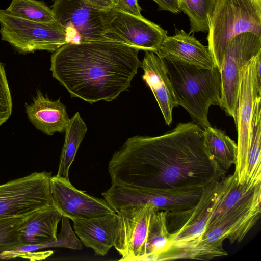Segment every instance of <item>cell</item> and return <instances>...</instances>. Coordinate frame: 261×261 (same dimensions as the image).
<instances>
[{
  "mask_svg": "<svg viewBox=\"0 0 261 261\" xmlns=\"http://www.w3.org/2000/svg\"><path fill=\"white\" fill-rule=\"evenodd\" d=\"M156 54L163 59L199 68L217 67L207 46L183 30L176 29L174 35L167 36Z\"/></svg>",
  "mask_w": 261,
  "mask_h": 261,
  "instance_id": "16",
  "label": "cell"
},
{
  "mask_svg": "<svg viewBox=\"0 0 261 261\" xmlns=\"http://www.w3.org/2000/svg\"><path fill=\"white\" fill-rule=\"evenodd\" d=\"M226 181L225 175L204 188L199 200L193 207L177 212H167L170 248L191 244L199 239L225 191Z\"/></svg>",
  "mask_w": 261,
  "mask_h": 261,
  "instance_id": "8",
  "label": "cell"
},
{
  "mask_svg": "<svg viewBox=\"0 0 261 261\" xmlns=\"http://www.w3.org/2000/svg\"><path fill=\"white\" fill-rule=\"evenodd\" d=\"M167 212L157 211L153 215L149 227L145 255L141 260H158L171 247L167 226Z\"/></svg>",
  "mask_w": 261,
  "mask_h": 261,
  "instance_id": "25",
  "label": "cell"
},
{
  "mask_svg": "<svg viewBox=\"0 0 261 261\" xmlns=\"http://www.w3.org/2000/svg\"><path fill=\"white\" fill-rule=\"evenodd\" d=\"M163 60L178 105L186 109L193 122L202 129L211 126L208 120L209 108L220 106L222 96L219 69Z\"/></svg>",
  "mask_w": 261,
  "mask_h": 261,
  "instance_id": "3",
  "label": "cell"
},
{
  "mask_svg": "<svg viewBox=\"0 0 261 261\" xmlns=\"http://www.w3.org/2000/svg\"><path fill=\"white\" fill-rule=\"evenodd\" d=\"M141 67L143 80L151 90L164 117L165 123L172 122V111L178 105L167 73L164 60L158 54L145 51Z\"/></svg>",
  "mask_w": 261,
  "mask_h": 261,
  "instance_id": "18",
  "label": "cell"
},
{
  "mask_svg": "<svg viewBox=\"0 0 261 261\" xmlns=\"http://www.w3.org/2000/svg\"><path fill=\"white\" fill-rule=\"evenodd\" d=\"M0 34L3 41L22 54L36 50L53 53L67 43L66 31L57 21H31L14 16L6 9H0Z\"/></svg>",
  "mask_w": 261,
  "mask_h": 261,
  "instance_id": "6",
  "label": "cell"
},
{
  "mask_svg": "<svg viewBox=\"0 0 261 261\" xmlns=\"http://www.w3.org/2000/svg\"><path fill=\"white\" fill-rule=\"evenodd\" d=\"M203 135L210 152L222 168L227 171L236 164L237 144L224 131L211 126L203 129Z\"/></svg>",
  "mask_w": 261,
  "mask_h": 261,
  "instance_id": "24",
  "label": "cell"
},
{
  "mask_svg": "<svg viewBox=\"0 0 261 261\" xmlns=\"http://www.w3.org/2000/svg\"><path fill=\"white\" fill-rule=\"evenodd\" d=\"M51 9L55 20L66 31L67 43L108 41L105 34L115 16L113 9H97L85 0H53Z\"/></svg>",
  "mask_w": 261,
  "mask_h": 261,
  "instance_id": "7",
  "label": "cell"
},
{
  "mask_svg": "<svg viewBox=\"0 0 261 261\" xmlns=\"http://www.w3.org/2000/svg\"><path fill=\"white\" fill-rule=\"evenodd\" d=\"M138 52L114 41L68 43L53 52L50 70L72 97L110 102L130 86L141 67Z\"/></svg>",
  "mask_w": 261,
  "mask_h": 261,
  "instance_id": "2",
  "label": "cell"
},
{
  "mask_svg": "<svg viewBox=\"0 0 261 261\" xmlns=\"http://www.w3.org/2000/svg\"><path fill=\"white\" fill-rule=\"evenodd\" d=\"M159 211L150 205L132 206L116 212L118 230L114 247L121 256L120 260H141L151 218Z\"/></svg>",
  "mask_w": 261,
  "mask_h": 261,
  "instance_id": "13",
  "label": "cell"
},
{
  "mask_svg": "<svg viewBox=\"0 0 261 261\" xmlns=\"http://www.w3.org/2000/svg\"><path fill=\"white\" fill-rule=\"evenodd\" d=\"M72 221L75 234L95 255L105 256L114 246L118 230L119 216L116 212Z\"/></svg>",
  "mask_w": 261,
  "mask_h": 261,
  "instance_id": "17",
  "label": "cell"
},
{
  "mask_svg": "<svg viewBox=\"0 0 261 261\" xmlns=\"http://www.w3.org/2000/svg\"><path fill=\"white\" fill-rule=\"evenodd\" d=\"M93 7L102 11H109L113 9L116 0H85Z\"/></svg>",
  "mask_w": 261,
  "mask_h": 261,
  "instance_id": "32",
  "label": "cell"
},
{
  "mask_svg": "<svg viewBox=\"0 0 261 261\" xmlns=\"http://www.w3.org/2000/svg\"><path fill=\"white\" fill-rule=\"evenodd\" d=\"M12 111L11 95L4 66L0 62V126L9 118Z\"/></svg>",
  "mask_w": 261,
  "mask_h": 261,
  "instance_id": "29",
  "label": "cell"
},
{
  "mask_svg": "<svg viewBox=\"0 0 261 261\" xmlns=\"http://www.w3.org/2000/svg\"><path fill=\"white\" fill-rule=\"evenodd\" d=\"M62 215L53 205L25 216L18 230L22 246L38 245L55 242Z\"/></svg>",
  "mask_w": 261,
  "mask_h": 261,
  "instance_id": "19",
  "label": "cell"
},
{
  "mask_svg": "<svg viewBox=\"0 0 261 261\" xmlns=\"http://www.w3.org/2000/svg\"><path fill=\"white\" fill-rule=\"evenodd\" d=\"M113 9L136 16H142L138 0H116Z\"/></svg>",
  "mask_w": 261,
  "mask_h": 261,
  "instance_id": "30",
  "label": "cell"
},
{
  "mask_svg": "<svg viewBox=\"0 0 261 261\" xmlns=\"http://www.w3.org/2000/svg\"><path fill=\"white\" fill-rule=\"evenodd\" d=\"M226 178L225 191L211 217L208 224L223 215L261 197V181L240 184L233 174L226 176Z\"/></svg>",
  "mask_w": 261,
  "mask_h": 261,
  "instance_id": "21",
  "label": "cell"
},
{
  "mask_svg": "<svg viewBox=\"0 0 261 261\" xmlns=\"http://www.w3.org/2000/svg\"><path fill=\"white\" fill-rule=\"evenodd\" d=\"M203 188L154 189L112 185L107 199L115 211L132 206L150 205L159 211L177 212L195 206Z\"/></svg>",
  "mask_w": 261,
  "mask_h": 261,
  "instance_id": "10",
  "label": "cell"
},
{
  "mask_svg": "<svg viewBox=\"0 0 261 261\" xmlns=\"http://www.w3.org/2000/svg\"><path fill=\"white\" fill-rule=\"evenodd\" d=\"M208 24L207 47L220 69L232 38L245 32L261 36V0H216Z\"/></svg>",
  "mask_w": 261,
  "mask_h": 261,
  "instance_id": "4",
  "label": "cell"
},
{
  "mask_svg": "<svg viewBox=\"0 0 261 261\" xmlns=\"http://www.w3.org/2000/svg\"><path fill=\"white\" fill-rule=\"evenodd\" d=\"M261 51L248 61L242 71L236 124L238 131V155L233 174L243 184L250 147L251 122L256 98L261 95Z\"/></svg>",
  "mask_w": 261,
  "mask_h": 261,
  "instance_id": "11",
  "label": "cell"
},
{
  "mask_svg": "<svg viewBox=\"0 0 261 261\" xmlns=\"http://www.w3.org/2000/svg\"><path fill=\"white\" fill-rule=\"evenodd\" d=\"M159 7V10L167 11L174 14L180 12L177 0H153Z\"/></svg>",
  "mask_w": 261,
  "mask_h": 261,
  "instance_id": "31",
  "label": "cell"
},
{
  "mask_svg": "<svg viewBox=\"0 0 261 261\" xmlns=\"http://www.w3.org/2000/svg\"><path fill=\"white\" fill-rule=\"evenodd\" d=\"M29 120L37 129L48 135L65 132L70 118L66 106L60 99L51 100L38 91L30 104L25 105Z\"/></svg>",
  "mask_w": 261,
  "mask_h": 261,
  "instance_id": "20",
  "label": "cell"
},
{
  "mask_svg": "<svg viewBox=\"0 0 261 261\" xmlns=\"http://www.w3.org/2000/svg\"><path fill=\"white\" fill-rule=\"evenodd\" d=\"M50 187L53 205L62 216L71 220L90 219L116 212L104 199L76 189L69 178L57 175L51 176Z\"/></svg>",
  "mask_w": 261,
  "mask_h": 261,
  "instance_id": "15",
  "label": "cell"
},
{
  "mask_svg": "<svg viewBox=\"0 0 261 261\" xmlns=\"http://www.w3.org/2000/svg\"><path fill=\"white\" fill-rule=\"evenodd\" d=\"M261 51V36L245 32L232 38L223 55L220 68L222 96L220 107L236 120L242 71L246 63Z\"/></svg>",
  "mask_w": 261,
  "mask_h": 261,
  "instance_id": "12",
  "label": "cell"
},
{
  "mask_svg": "<svg viewBox=\"0 0 261 261\" xmlns=\"http://www.w3.org/2000/svg\"><path fill=\"white\" fill-rule=\"evenodd\" d=\"M87 129V125L79 112L70 118L65 131V141L57 175L69 178V168Z\"/></svg>",
  "mask_w": 261,
  "mask_h": 261,
  "instance_id": "23",
  "label": "cell"
},
{
  "mask_svg": "<svg viewBox=\"0 0 261 261\" xmlns=\"http://www.w3.org/2000/svg\"><path fill=\"white\" fill-rule=\"evenodd\" d=\"M24 217L0 218V253L22 246L18 230Z\"/></svg>",
  "mask_w": 261,
  "mask_h": 261,
  "instance_id": "28",
  "label": "cell"
},
{
  "mask_svg": "<svg viewBox=\"0 0 261 261\" xmlns=\"http://www.w3.org/2000/svg\"><path fill=\"white\" fill-rule=\"evenodd\" d=\"M180 11L186 14L190 24V33L206 32L208 16L213 11L216 0H177Z\"/></svg>",
  "mask_w": 261,
  "mask_h": 261,
  "instance_id": "27",
  "label": "cell"
},
{
  "mask_svg": "<svg viewBox=\"0 0 261 261\" xmlns=\"http://www.w3.org/2000/svg\"><path fill=\"white\" fill-rule=\"evenodd\" d=\"M261 95L255 101L251 122L250 147L243 183L261 181Z\"/></svg>",
  "mask_w": 261,
  "mask_h": 261,
  "instance_id": "22",
  "label": "cell"
},
{
  "mask_svg": "<svg viewBox=\"0 0 261 261\" xmlns=\"http://www.w3.org/2000/svg\"><path fill=\"white\" fill-rule=\"evenodd\" d=\"M6 10L14 16L35 22L56 21L51 9L40 0H12Z\"/></svg>",
  "mask_w": 261,
  "mask_h": 261,
  "instance_id": "26",
  "label": "cell"
},
{
  "mask_svg": "<svg viewBox=\"0 0 261 261\" xmlns=\"http://www.w3.org/2000/svg\"><path fill=\"white\" fill-rule=\"evenodd\" d=\"M203 129L179 123L157 136L128 138L108 164L112 184L154 189L204 188L225 175L207 148Z\"/></svg>",
  "mask_w": 261,
  "mask_h": 261,
  "instance_id": "1",
  "label": "cell"
},
{
  "mask_svg": "<svg viewBox=\"0 0 261 261\" xmlns=\"http://www.w3.org/2000/svg\"><path fill=\"white\" fill-rule=\"evenodd\" d=\"M261 197L228 213L209 224L196 242L182 247L184 259L211 260L228 254L223 243H240L260 218Z\"/></svg>",
  "mask_w": 261,
  "mask_h": 261,
  "instance_id": "5",
  "label": "cell"
},
{
  "mask_svg": "<svg viewBox=\"0 0 261 261\" xmlns=\"http://www.w3.org/2000/svg\"><path fill=\"white\" fill-rule=\"evenodd\" d=\"M167 31L142 16L115 11V16L105 34L109 41L121 43L144 51L157 53Z\"/></svg>",
  "mask_w": 261,
  "mask_h": 261,
  "instance_id": "14",
  "label": "cell"
},
{
  "mask_svg": "<svg viewBox=\"0 0 261 261\" xmlns=\"http://www.w3.org/2000/svg\"><path fill=\"white\" fill-rule=\"evenodd\" d=\"M51 172L35 171L0 185V218L24 217L53 202Z\"/></svg>",
  "mask_w": 261,
  "mask_h": 261,
  "instance_id": "9",
  "label": "cell"
}]
</instances>
